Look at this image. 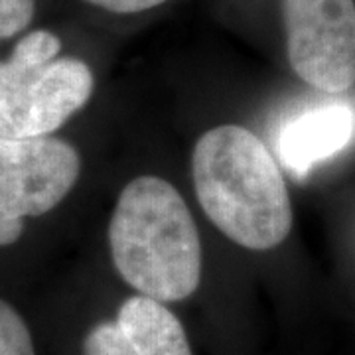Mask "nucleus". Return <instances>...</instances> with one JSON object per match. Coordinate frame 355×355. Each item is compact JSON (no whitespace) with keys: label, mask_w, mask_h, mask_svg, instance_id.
I'll list each match as a JSON object with an SVG mask.
<instances>
[{"label":"nucleus","mask_w":355,"mask_h":355,"mask_svg":"<svg viewBox=\"0 0 355 355\" xmlns=\"http://www.w3.org/2000/svg\"><path fill=\"white\" fill-rule=\"evenodd\" d=\"M79 170V153L62 139H0V245L20 239L26 217L62 203Z\"/></svg>","instance_id":"4"},{"label":"nucleus","mask_w":355,"mask_h":355,"mask_svg":"<svg viewBox=\"0 0 355 355\" xmlns=\"http://www.w3.org/2000/svg\"><path fill=\"white\" fill-rule=\"evenodd\" d=\"M198 202L225 237L251 251H268L292 229L291 196L275 156L239 125L207 130L191 156Z\"/></svg>","instance_id":"1"},{"label":"nucleus","mask_w":355,"mask_h":355,"mask_svg":"<svg viewBox=\"0 0 355 355\" xmlns=\"http://www.w3.org/2000/svg\"><path fill=\"white\" fill-rule=\"evenodd\" d=\"M109 245L119 275L142 296L178 302L200 286V233L180 191L162 178H135L121 190Z\"/></svg>","instance_id":"2"},{"label":"nucleus","mask_w":355,"mask_h":355,"mask_svg":"<svg viewBox=\"0 0 355 355\" xmlns=\"http://www.w3.org/2000/svg\"><path fill=\"white\" fill-rule=\"evenodd\" d=\"M87 2L99 6V8H105L109 12L132 14L148 10V8H154V6H160L166 0H87Z\"/></svg>","instance_id":"10"},{"label":"nucleus","mask_w":355,"mask_h":355,"mask_svg":"<svg viewBox=\"0 0 355 355\" xmlns=\"http://www.w3.org/2000/svg\"><path fill=\"white\" fill-rule=\"evenodd\" d=\"M0 355H36L22 316L0 298Z\"/></svg>","instance_id":"8"},{"label":"nucleus","mask_w":355,"mask_h":355,"mask_svg":"<svg viewBox=\"0 0 355 355\" xmlns=\"http://www.w3.org/2000/svg\"><path fill=\"white\" fill-rule=\"evenodd\" d=\"M60 40L36 30L0 64V139L50 137L89 101L93 73L76 58H58Z\"/></svg>","instance_id":"3"},{"label":"nucleus","mask_w":355,"mask_h":355,"mask_svg":"<svg viewBox=\"0 0 355 355\" xmlns=\"http://www.w3.org/2000/svg\"><path fill=\"white\" fill-rule=\"evenodd\" d=\"M34 16V0H0V40L24 30Z\"/></svg>","instance_id":"9"},{"label":"nucleus","mask_w":355,"mask_h":355,"mask_svg":"<svg viewBox=\"0 0 355 355\" xmlns=\"http://www.w3.org/2000/svg\"><path fill=\"white\" fill-rule=\"evenodd\" d=\"M83 354L191 355V349L182 322L162 302L139 294L121 304L113 322L91 328Z\"/></svg>","instance_id":"6"},{"label":"nucleus","mask_w":355,"mask_h":355,"mask_svg":"<svg viewBox=\"0 0 355 355\" xmlns=\"http://www.w3.org/2000/svg\"><path fill=\"white\" fill-rule=\"evenodd\" d=\"M294 73L324 93L355 85V0H282Z\"/></svg>","instance_id":"5"},{"label":"nucleus","mask_w":355,"mask_h":355,"mask_svg":"<svg viewBox=\"0 0 355 355\" xmlns=\"http://www.w3.org/2000/svg\"><path fill=\"white\" fill-rule=\"evenodd\" d=\"M355 137V109L343 101L322 103L291 116L279 132V156L294 178L342 153Z\"/></svg>","instance_id":"7"}]
</instances>
